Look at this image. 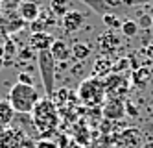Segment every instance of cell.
I'll return each instance as SVG.
<instances>
[{"mask_svg":"<svg viewBox=\"0 0 153 148\" xmlns=\"http://www.w3.org/2000/svg\"><path fill=\"white\" fill-rule=\"evenodd\" d=\"M59 111L50 98H42L31 111V122L41 137H52L59 128Z\"/></svg>","mask_w":153,"mask_h":148,"instance_id":"obj_1","label":"cell"},{"mask_svg":"<svg viewBox=\"0 0 153 148\" xmlns=\"http://www.w3.org/2000/svg\"><path fill=\"white\" fill-rule=\"evenodd\" d=\"M41 100L39 91L33 85H22V83H15L9 89V96L7 102L11 104L15 113L19 115H30L33 107L37 106V102Z\"/></svg>","mask_w":153,"mask_h":148,"instance_id":"obj_2","label":"cell"},{"mask_svg":"<svg viewBox=\"0 0 153 148\" xmlns=\"http://www.w3.org/2000/svg\"><path fill=\"white\" fill-rule=\"evenodd\" d=\"M105 85H103V80L91 76V78H85L83 82L78 87V100L85 107H102L103 102H105Z\"/></svg>","mask_w":153,"mask_h":148,"instance_id":"obj_3","label":"cell"},{"mask_svg":"<svg viewBox=\"0 0 153 148\" xmlns=\"http://www.w3.org/2000/svg\"><path fill=\"white\" fill-rule=\"evenodd\" d=\"M35 59H37V67H39V72H41L42 89L46 93V98H50L53 95V91H56V59H53L50 50L37 52Z\"/></svg>","mask_w":153,"mask_h":148,"instance_id":"obj_4","label":"cell"},{"mask_svg":"<svg viewBox=\"0 0 153 148\" xmlns=\"http://www.w3.org/2000/svg\"><path fill=\"white\" fill-rule=\"evenodd\" d=\"M103 85H105V96L107 98H118V100H124L129 93V83H127V78L124 74H109L103 80Z\"/></svg>","mask_w":153,"mask_h":148,"instance_id":"obj_5","label":"cell"},{"mask_svg":"<svg viewBox=\"0 0 153 148\" xmlns=\"http://www.w3.org/2000/svg\"><path fill=\"white\" fill-rule=\"evenodd\" d=\"M111 143L114 144V148H140L142 133L138 128H126L122 131H114Z\"/></svg>","mask_w":153,"mask_h":148,"instance_id":"obj_6","label":"cell"},{"mask_svg":"<svg viewBox=\"0 0 153 148\" xmlns=\"http://www.w3.org/2000/svg\"><path fill=\"white\" fill-rule=\"evenodd\" d=\"M28 144H33V143L28 141L22 130L6 128L0 131V148H28Z\"/></svg>","mask_w":153,"mask_h":148,"instance_id":"obj_7","label":"cell"},{"mask_svg":"<svg viewBox=\"0 0 153 148\" xmlns=\"http://www.w3.org/2000/svg\"><path fill=\"white\" fill-rule=\"evenodd\" d=\"M102 117L118 122L126 117V100H118V98H105L103 106H102Z\"/></svg>","mask_w":153,"mask_h":148,"instance_id":"obj_8","label":"cell"},{"mask_svg":"<svg viewBox=\"0 0 153 148\" xmlns=\"http://www.w3.org/2000/svg\"><path fill=\"white\" fill-rule=\"evenodd\" d=\"M96 44H98V50H100V54L109 58V56H113V54L120 48L122 41H120V35H118L116 32L107 30V32H103V33H100V35H98Z\"/></svg>","mask_w":153,"mask_h":148,"instance_id":"obj_9","label":"cell"},{"mask_svg":"<svg viewBox=\"0 0 153 148\" xmlns=\"http://www.w3.org/2000/svg\"><path fill=\"white\" fill-rule=\"evenodd\" d=\"M85 22H87L85 13H81V11H78V9H70L68 13L61 19V24H63V28H65V32H67V33L79 32L85 26Z\"/></svg>","mask_w":153,"mask_h":148,"instance_id":"obj_10","label":"cell"},{"mask_svg":"<svg viewBox=\"0 0 153 148\" xmlns=\"http://www.w3.org/2000/svg\"><path fill=\"white\" fill-rule=\"evenodd\" d=\"M53 43H56V37H53L52 33H48V32H39V33H31L30 35V48L35 54L50 50Z\"/></svg>","mask_w":153,"mask_h":148,"instance_id":"obj_11","label":"cell"},{"mask_svg":"<svg viewBox=\"0 0 153 148\" xmlns=\"http://www.w3.org/2000/svg\"><path fill=\"white\" fill-rule=\"evenodd\" d=\"M17 13H19V17L22 19L26 24H31L33 20L39 19V15H41V6L37 2H33V0H22V2L19 4Z\"/></svg>","mask_w":153,"mask_h":148,"instance_id":"obj_12","label":"cell"},{"mask_svg":"<svg viewBox=\"0 0 153 148\" xmlns=\"http://www.w3.org/2000/svg\"><path fill=\"white\" fill-rule=\"evenodd\" d=\"M26 22L19 17V13L11 11V13H0V30H2L4 35L7 33H13V32H19Z\"/></svg>","mask_w":153,"mask_h":148,"instance_id":"obj_13","label":"cell"},{"mask_svg":"<svg viewBox=\"0 0 153 148\" xmlns=\"http://www.w3.org/2000/svg\"><path fill=\"white\" fill-rule=\"evenodd\" d=\"M151 80H153V71L149 67H140V69L131 72V83L137 89H146Z\"/></svg>","mask_w":153,"mask_h":148,"instance_id":"obj_14","label":"cell"},{"mask_svg":"<svg viewBox=\"0 0 153 148\" xmlns=\"http://www.w3.org/2000/svg\"><path fill=\"white\" fill-rule=\"evenodd\" d=\"M50 52H52V56H53V59H56V63H68L70 58H72L70 47H68L65 41H61V39H56V43L52 44Z\"/></svg>","mask_w":153,"mask_h":148,"instance_id":"obj_15","label":"cell"},{"mask_svg":"<svg viewBox=\"0 0 153 148\" xmlns=\"http://www.w3.org/2000/svg\"><path fill=\"white\" fill-rule=\"evenodd\" d=\"M92 74L96 78H107L109 74H113V59H109L107 56H100L96 61H94V67H92Z\"/></svg>","mask_w":153,"mask_h":148,"instance_id":"obj_16","label":"cell"},{"mask_svg":"<svg viewBox=\"0 0 153 148\" xmlns=\"http://www.w3.org/2000/svg\"><path fill=\"white\" fill-rule=\"evenodd\" d=\"M15 109L7 100H0V128H9L15 120Z\"/></svg>","mask_w":153,"mask_h":148,"instance_id":"obj_17","label":"cell"},{"mask_svg":"<svg viewBox=\"0 0 153 148\" xmlns=\"http://www.w3.org/2000/svg\"><path fill=\"white\" fill-rule=\"evenodd\" d=\"M70 52H72V58H74V61H85L89 56L92 54V47H91V43H74L72 44V48H70Z\"/></svg>","mask_w":153,"mask_h":148,"instance_id":"obj_18","label":"cell"},{"mask_svg":"<svg viewBox=\"0 0 153 148\" xmlns=\"http://www.w3.org/2000/svg\"><path fill=\"white\" fill-rule=\"evenodd\" d=\"M48 9H50V13L56 17V19L57 17L63 19L70 11V0H50Z\"/></svg>","mask_w":153,"mask_h":148,"instance_id":"obj_19","label":"cell"},{"mask_svg":"<svg viewBox=\"0 0 153 148\" xmlns=\"http://www.w3.org/2000/svg\"><path fill=\"white\" fill-rule=\"evenodd\" d=\"M50 100L57 106H65V104H68V100H70V91L68 89H57V91H53V95L50 96Z\"/></svg>","mask_w":153,"mask_h":148,"instance_id":"obj_20","label":"cell"},{"mask_svg":"<svg viewBox=\"0 0 153 148\" xmlns=\"http://www.w3.org/2000/svg\"><path fill=\"white\" fill-rule=\"evenodd\" d=\"M15 56H17V44H15L11 39H7V41L4 43V58H2L4 65H9V63H13Z\"/></svg>","mask_w":153,"mask_h":148,"instance_id":"obj_21","label":"cell"},{"mask_svg":"<svg viewBox=\"0 0 153 148\" xmlns=\"http://www.w3.org/2000/svg\"><path fill=\"white\" fill-rule=\"evenodd\" d=\"M120 30H122V33H124L126 37H135L137 33H138V24H137L135 20H124Z\"/></svg>","mask_w":153,"mask_h":148,"instance_id":"obj_22","label":"cell"},{"mask_svg":"<svg viewBox=\"0 0 153 148\" xmlns=\"http://www.w3.org/2000/svg\"><path fill=\"white\" fill-rule=\"evenodd\" d=\"M103 17V24L109 28V30H118V28H122V22H120V19L114 15V13H105V15H102Z\"/></svg>","mask_w":153,"mask_h":148,"instance_id":"obj_23","label":"cell"},{"mask_svg":"<svg viewBox=\"0 0 153 148\" xmlns=\"http://www.w3.org/2000/svg\"><path fill=\"white\" fill-rule=\"evenodd\" d=\"M129 69V58H118L113 61V72L114 74H124V71Z\"/></svg>","mask_w":153,"mask_h":148,"instance_id":"obj_24","label":"cell"},{"mask_svg":"<svg viewBox=\"0 0 153 148\" xmlns=\"http://www.w3.org/2000/svg\"><path fill=\"white\" fill-rule=\"evenodd\" d=\"M17 83H22V85H33V76L30 72H19V82Z\"/></svg>","mask_w":153,"mask_h":148,"instance_id":"obj_25","label":"cell"},{"mask_svg":"<svg viewBox=\"0 0 153 148\" xmlns=\"http://www.w3.org/2000/svg\"><path fill=\"white\" fill-rule=\"evenodd\" d=\"M126 115L133 117V119L138 117V107L133 104V102H129V100H126Z\"/></svg>","mask_w":153,"mask_h":148,"instance_id":"obj_26","label":"cell"},{"mask_svg":"<svg viewBox=\"0 0 153 148\" xmlns=\"http://www.w3.org/2000/svg\"><path fill=\"white\" fill-rule=\"evenodd\" d=\"M35 148H59L56 143H52V141H48V139H41L37 144H35Z\"/></svg>","mask_w":153,"mask_h":148,"instance_id":"obj_27","label":"cell"},{"mask_svg":"<svg viewBox=\"0 0 153 148\" xmlns=\"http://www.w3.org/2000/svg\"><path fill=\"white\" fill-rule=\"evenodd\" d=\"M149 0H124V6H129V8H133V6H142V4H148Z\"/></svg>","mask_w":153,"mask_h":148,"instance_id":"obj_28","label":"cell"},{"mask_svg":"<svg viewBox=\"0 0 153 148\" xmlns=\"http://www.w3.org/2000/svg\"><path fill=\"white\" fill-rule=\"evenodd\" d=\"M138 22H140V26L148 28V26H151V17H149V15H140Z\"/></svg>","mask_w":153,"mask_h":148,"instance_id":"obj_29","label":"cell"},{"mask_svg":"<svg viewBox=\"0 0 153 148\" xmlns=\"http://www.w3.org/2000/svg\"><path fill=\"white\" fill-rule=\"evenodd\" d=\"M105 2H107L109 8H116V6H120V4H124V0H105Z\"/></svg>","mask_w":153,"mask_h":148,"instance_id":"obj_30","label":"cell"},{"mask_svg":"<svg viewBox=\"0 0 153 148\" xmlns=\"http://www.w3.org/2000/svg\"><path fill=\"white\" fill-rule=\"evenodd\" d=\"M144 52L149 56V58H153V43H151V44H148V47L144 48Z\"/></svg>","mask_w":153,"mask_h":148,"instance_id":"obj_31","label":"cell"},{"mask_svg":"<svg viewBox=\"0 0 153 148\" xmlns=\"http://www.w3.org/2000/svg\"><path fill=\"white\" fill-rule=\"evenodd\" d=\"M4 58V44H0V59Z\"/></svg>","mask_w":153,"mask_h":148,"instance_id":"obj_32","label":"cell"},{"mask_svg":"<svg viewBox=\"0 0 153 148\" xmlns=\"http://www.w3.org/2000/svg\"><path fill=\"white\" fill-rule=\"evenodd\" d=\"M2 67H4V61H2V59H0V71H2Z\"/></svg>","mask_w":153,"mask_h":148,"instance_id":"obj_33","label":"cell"},{"mask_svg":"<svg viewBox=\"0 0 153 148\" xmlns=\"http://www.w3.org/2000/svg\"><path fill=\"white\" fill-rule=\"evenodd\" d=\"M144 148H153V144H146V146H144Z\"/></svg>","mask_w":153,"mask_h":148,"instance_id":"obj_34","label":"cell"},{"mask_svg":"<svg viewBox=\"0 0 153 148\" xmlns=\"http://www.w3.org/2000/svg\"><path fill=\"white\" fill-rule=\"evenodd\" d=\"M2 35H4V33H2V30H0V37H2Z\"/></svg>","mask_w":153,"mask_h":148,"instance_id":"obj_35","label":"cell"},{"mask_svg":"<svg viewBox=\"0 0 153 148\" xmlns=\"http://www.w3.org/2000/svg\"><path fill=\"white\" fill-rule=\"evenodd\" d=\"M0 9H2V0H0Z\"/></svg>","mask_w":153,"mask_h":148,"instance_id":"obj_36","label":"cell"},{"mask_svg":"<svg viewBox=\"0 0 153 148\" xmlns=\"http://www.w3.org/2000/svg\"><path fill=\"white\" fill-rule=\"evenodd\" d=\"M151 26H153V17H151Z\"/></svg>","mask_w":153,"mask_h":148,"instance_id":"obj_37","label":"cell"}]
</instances>
